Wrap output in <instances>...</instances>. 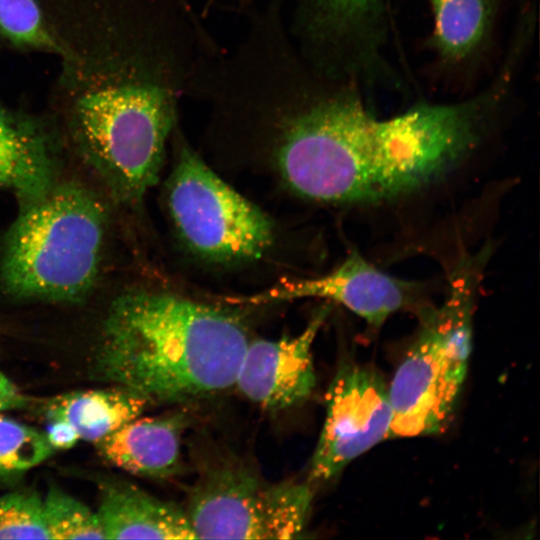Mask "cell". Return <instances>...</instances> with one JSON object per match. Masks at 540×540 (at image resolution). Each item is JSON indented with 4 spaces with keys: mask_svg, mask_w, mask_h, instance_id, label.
Masks as SVG:
<instances>
[{
    "mask_svg": "<svg viewBox=\"0 0 540 540\" xmlns=\"http://www.w3.org/2000/svg\"><path fill=\"white\" fill-rule=\"evenodd\" d=\"M28 400L19 388L2 371H0V412L20 409Z\"/></svg>",
    "mask_w": 540,
    "mask_h": 540,
    "instance_id": "23",
    "label": "cell"
},
{
    "mask_svg": "<svg viewBox=\"0 0 540 540\" xmlns=\"http://www.w3.org/2000/svg\"><path fill=\"white\" fill-rule=\"evenodd\" d=\"M0 157L15 167L38 197L52 185V162L47 141L27 118L0 106Z\"/></svg>",
    "mask_w": 540,
    "mask_h": 540,
    "instance_id": "16",
    "label": "cell"
},
{
    "mask_svg": "<svg viewBox=\"0 0 540 540\" xmlns=\"http://www.w3.org/2000/svg\"><path fill=\"white\" fill-rule=\"evenodd\" d=\"M499 89L456 103H418L380 119L355 94L321 100L290 118L277 165L298 195L367 205L441 180L478 145Z\"/></svg>",
    "mask_w": 540,
    "mask_h": 540,
    "instance_id": "1",
    "label": "cell"
},
{
    "mask_svg": "<svg viewBox=\"0 0 540 540\" xmlns=\"http://www.w3.org/2000/svg\"><path fill=\"white\" fill-rule=\"evenodd\" d=\"M0 187L13 190L26 203L38 198L26 178L15 167L1 157Z\"/></svg>",
    "mask_w": 540,
    "mask_h": 540,
    "instance_id": "21",
    "label": "cell"
},
{
    "mask_svg": "<svg viewBox=\"0 0 540 540\" xmlns=\"http://www.w3.org/2000/svg\"><path fill=\"white\" fill-rule=\"evenodd\" d=\"M312 499L308 484H267L249 471L220 468L195 487L185 511L196 539H294Z\"/></svg>",
    "mask_w": 540,
    "mask_h": 540,
    "instance_id": "7",
    "label": "cell"
},
{
    "mask_svg": "<svg viewBox=\"0 0 540 540\" xmlns=\"http://www.w3.org/2000/svg\"><path fill=\"white\" fill-rule=\"evenodd\" d=\"M330 312L322 306L297 335L248 342L235 386L267 410H283L309 398L316 384L312 347Z\"/></svg>",
    "mask_w": 540,
    "mask_h": 540,
    "instance_id": "10",
    "label": "cell"
},
{
    "mask_svg": "<svg viewBox=\"0 0 540 540\" xmlns=\"http://www.w3.org/2000/svg\"><path fill=\"white\" fill-rule=\"evenodd\" d=\"M309 28L326 44H333L353 65L378 62L385 36L383 0H306Z\"/></svg>",
    "mask_w": 540,
    "mask_h": 540,
    "instance_id": "13",
    "label": "cell"
},
{
    "mask_svg": "<svg viewBox=\"0 0 540 540\" xmlns=\"http://www.w3.org/2000/svg\"><path fill=\"white\" fill-rule=\"evenodd\" d=\"M166 196L180 238L206 260L258 259L273 243V224L267 215L187 148H182L168 179Z\"/></svg>",
    "mask_w": 540,
    "mask_h": 540,
    "instance_id": "6",
    "label": "cell"
},
{
    "mask_svg": "<svg viewBox=\"0 0 540 540\" xmlns=\"http://www.w3.org/2000/svg\"><path fill=\"white\" fill-rule=\"evenodd\" d=\"M54 451L45 433L0 413V480L24 474Z\"/></svg>",
    "mask_w": 540,
    "mask_h": 540,
    "instance_id": "19",
    "label": "cell"
},
{
    "mask_svg": "<svg viewBox=\"0 0 540 540\" xmlns=\"http://www.w3.org/2000/svg\"><path fill=\"white\" fill-rule=\"evenodd\" d=\"M490 254L485 245L463 255L441 305L419 309V331L388 385V438L436 434L450 421L467 375L476 297Z\"/></svg>",
    "mask_w": 540,
    "mask_h": 540,
    "instance_id": "4",
    "label": "cell"
},
{
    "mask_svg": "<svg viewBox=\"0 0 540 540\" xmlns=\"http://www.w3.org/2000/svg\"><path fill=\"white\" fill-rule=\"evenodd\" d=\"M422 292L420 283L389 275L359 252L352 251L341 264L325 275L283 280L261 293L227 300L259 305L303 298L324 299L342 305L367 324L380 327L395 312L416 308Z\"/></svg>",
    "mask_w": 540,
    "mask_h": 540,
    "instance_id": "9",
    "label": "cell"
},
{
    "mask_svg": "<svg viewBox=\"0 0 540 540\" xmlns=\"http://www.w3.org/2000/svg\"><path fill=\"white\" fill-rule=\"evenodd\" d=\"M49 539H105L96 510L51 484L42 498Z\"/></svg>",
    "mask_w": 540,
    "mask_h": 540,
    "instance_id": "18",
    "label": "cell"
},
{
    "mask_svg": "<svg viewBox=\"0 0 540 540\" xmlns=\"http://www.w3.org/2000/svg\"><path fill=\"white\" fill-rule=\"evenodd\" d=\"M0 38L17 47L57 54L67 61L74 58L48 25L36 0H0Z\"/></svg>",
    "mask_w": 540,
    "mask_h": 540,
    "instance_id": "17",
    "label": "cell"
},
{
    "mask_svg": "<svg viewBox=\"0 0 540 540\" xmlns=\"http://www.w3.org/2000/svg\"><path fill=\"white\" fill-rule=\"evenodd\" d=\"M96 512L105 539H196L185 510L125 481L102 483Z\"/></svg>",
    "mask_w": 540,
    "mask_h": 540,
    "instance_id": "12",
    "label": "cell"
},
{
    "mask_svg": "<svg viewBox=\"0 0 540 540\" xmlns=\"http://www.w3.org/2000/svg\"><path fill=\"white\" fill-rule=\"evenodd\" d=\"M150 402L118 386L79 390L50 399L44 412L47 421H64L80 440L96 443L142 414Z\"/></svg>",
    "mask_w": 540,
    "mask_h": 540,
    "instance_id": "14",
    "label": "cell"
},
{
    "mask_svg": "<svg viewBox=\"0 0 540 540\" xmlns=\"http://www.w3.org/2000/svg\"><path fill=\"white\" fill-rule=\"evenodd\" d=\"M106 212L91 190L52 185L25 203L4 239L3 291L20 300L76 302L92 289L101 261Z\"/></svg>",
    "mask_w": 540,
    "mask_h": 540,
    "instance_id": "3",
    "label": "cell"
},
{
    "mask_svg": "<svg viewBox=\"0 0 540 540\" xmlns=\"http://www.w3.org/2000/svg\"><path fill=\"white\" fill-rule=\"evenodd\" d=\"M0 539H49L42 498L37 493L0 495Z\"/></svg>",
    "mask_w": 540,
    "mask_h": 540,
    "instance_id": "20",
    "label": "cell"
},
{
    "mask_svg": "<svg viewBox=\"0 0 540 540\" xmlns=\"http://www.w3.org/2000/svg\"><path fill=\"white\" fill-rule=\"evenodd\" d=\"M45 433L49 444L56 449H70L80 440L76 431L64 421H48Z\"/></svg>",
    "mask_w": 540,
    "mask_h": 540,
    "instance_id": "22",
    "label": "cell"
},
{
    "mask_svg": "<svg viewBox=\"0 0 540 540\" xmlns=\"http://www.w3.org/2000/svg\"><path fill=\"white\" fill-rule=\"evenodd\" d=\"M182 414L141 417L94 443L99 455L131 474L164 479L180 468Z\"/></svg>",
    "mask_w": 540,
    "mask_h": 540,
    "instance_id": "11",
    "label": "cell"
},
{
    "mask_svg": "<svg viewBox=\"0 0 540 540\" xmlns=\"http://www.w3.org/2000/svg\"><path fill=\"white\" fill-rule=\"evenodd\" d=\"M326 415L309 477L325 481L389 437L392 408L388 385L370 366L339 367L325 395Z\"/></svg>",
    "mask_w": 540,
    "mask_h": 540,
    "instance_id": "8",
    "label": "cell"
},
{
    "mask_svg": "<svg viewBox=\"0 0 540 540\" xmlns=\"http://www.w3.org/2000/svg\"><path fill=\"white\" fill-rule=\"evenodd\" d=\"M249 340L237 318L174 294L135 291L104 321L92 372L149 402H182L234 386Z\"/></svg>",
    "mask_w": 540,
    "mask_h": 540,
    "instance_id": "2",
    "label": "cell"
},
{
    "mask_svg": "<svg viewBox=\"0 0 540 540\" xmlns=\"http://www.w3.org/2000/svg\"><path fill=\"white\" fill-rule=\"evenodd\" d=\"M433 14L432 44L445 60L459 62L484 41L492 21L491 0H428Z\"/></svg>",
    "mask_w": 540,
    "mask_h": 540,
    "instance_id": "15",
    "label": "cell"
},
{
    "mask_svg": "<svg viewBox=\"0 0 540 540\" xmlns=\"http://www.w3.org/2000/svg\"><path fill=\"white\" fill-rule=\"evenodd\" d=\"M97 76L72 99L75 141L119 198L139 201L159 178L175 116L172 96L124 72Z\"/></svg>",
    "mask_w": 540,
    "mask_h": 540,
    "instance_id": "5",
    "label": "cell"
}]
</instances>
